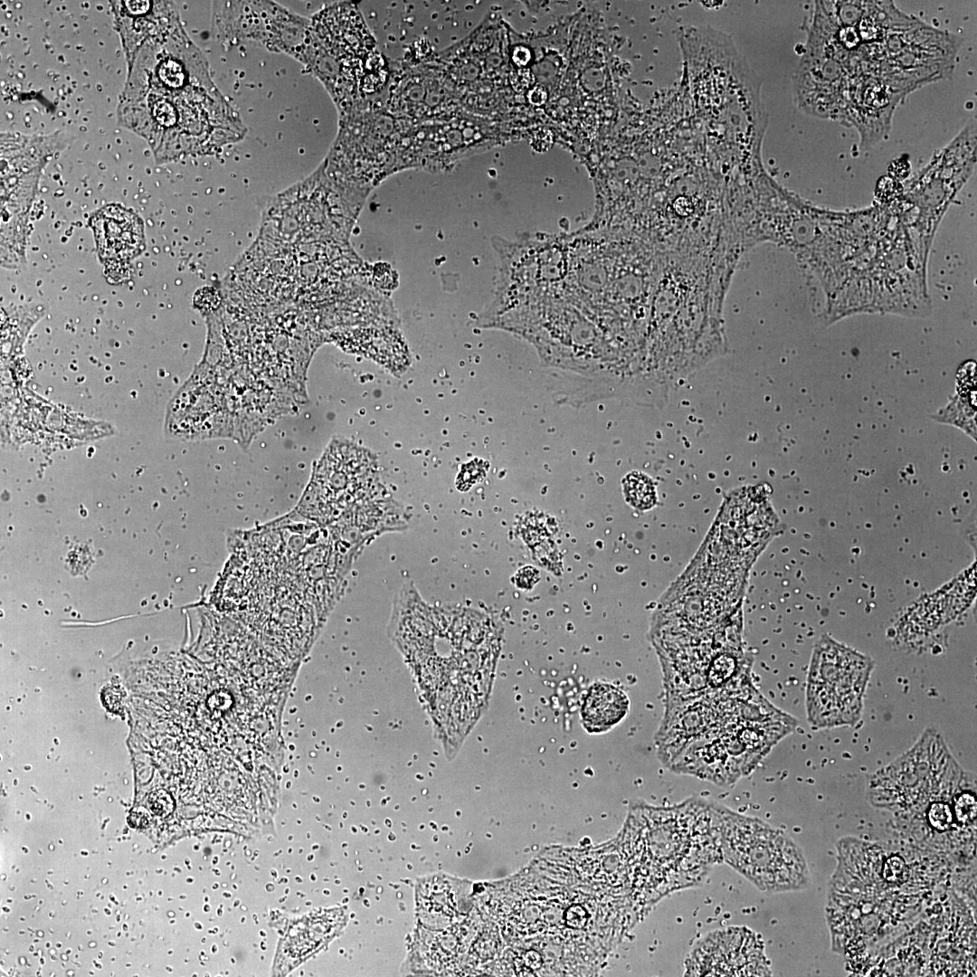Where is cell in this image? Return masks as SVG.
<instances>
[{"label":"cell","instance_id":"13","mask_svg":"<svg viewBox=\"0 0 977 977\" xmlns=\"http://www.w3.org/2000/svg\"><path fill=\"white\" fill-rule=\"evenodd\" d=\"M540 578V574L537 569L532 566H526L518 571L516 575V582L519 588L531 589Z\"/></svg>","mask_w":977,"mask_h":977},{"label":"cell","instance_id":"7","mask_svg":"<svg viewBox=\"0 0 977 977\" xmlns=\"http://www.w3.org/2000/svg\"><path fill=\"white\" fill-rule=\"evenodd\" d=\"M685 968L690 976L771 975L763 941L745 926L710 932L691 951Z\"/></svg>","mask_w":977,"mask_h":977},{"label":"cell","instance_id":"10","mask_svg":"<svg viewBox=\"0 0 977 977\" xmlns=\"http://www.w3.org/2000/svg\"><path fill=\"white\" fill-rule=\"evenodd\" d=\"M629 708L630 700L622 689L611 683H596L583 699L582 724L588 733L602 734L620 724Z\"/></svg>","mask_w":977,"mask_h":977},{"label":"cell","instance_id":"2","mask_svg":"<svg viewBox=\"0 0 977 977\" xmlns=\"http://www.w3.org/2000/svg\"><path fill=\"white\" fill-rule=\"evenodd\" d=\"M301 62L324 84L339 113L384 98L393 71L353 3H337L314 15Z\"/></svg>","mask_w":977,"mask_h":977},{"label":"cell","instance_id":"3","mask_svg":"<svg viewBox=\"0 0 977 977\" xmlns=\"http://www.w3.org/2000/svg\"><path fill=\"white\" fill-rule=\"evenodd\" d=\"M771 705L764 697L752 701L688 745L669 767L716 784L734 783L754 770L797 725Z\"/></svg>","mask_w":977,"mask_h":977},{"label":"cell","instance_id":"4","mask_svg":"<svg viewBox=\"0 0 977 977\" xmlns=\"http://www.w3.org/2000/svg\"><path fill=\"white\" fill-rule=\"evenodd\" d=\"M719 838L725 861L760 890L784 892L809 886L803 852L783 831L723 808Z\"/></svg>","mask_w":977,"mask_h":977},{"label":"cell","instance_id":"5","mask_svg":"<svg viewBox=\"0 0 977 977\" xmlns=\"http://www.w3.org/2000/svg\"><path fill=\"white\" fill-rule=\"evenodd\" d=\"M872 669L868 657L822 636L813 648L807 678L806 711L811 726L856 725Z\"/></svg>","mask_w":977,"mask_h":977},{"label":"cell","instance_id":"11","mask_svg":"<svg viewBox=\"0 0 977 977\" xmlns=\"http://www.w3.org/2000/svg\"><path fill=\"white\" fill-rule=\"evenodd\" d=\"M626 501L639 510H649L657 503V492L652 479L646 474L632 471L622 479Z\"/></svg>","mask_w":977,"mask_h":977},{"label":"cell","instance_id":"1","mask_svg":"<svg viewBox=\"0 0 977 977\" xmlns=\"http://www.w3.org/2000/svg\"><path fill=\"white\" fill-rule=\"evenodd\" d=\"M119 116L161 159L217 148L243 134L180 23L135 54Z\"/></svg>","mask_w":977,"mask_h":977},{"label":"cell","instance_id":"6","mask_svg":"<svg viewBox=\"0 0 977 977\" xmlns=\"http://www.w3.org/2000/svg\"><path fill=\"white\" fill-rule=\"evenodd\" d=\"M385 106L394 116L422 125L457 116L458 98L432 62L402 64L392 71Z\"/></svg>","mask_w":977,"mask_h":977},{"label":"cell","instance_id":"14","mask_svg":"<svg viewBox=\"0 0 977 977\" xmlns=\"http://www.w3.org/2000/svg\"><path fill=\"white\" fill-rule=\"evenodd\" d=\"M149 802L155 813L162 814L169 811L170 801L162 792L153 793L149 798Z\"/></svg>","mask_w":977,"mask_h":977},{"label":"cell","instance_id":"9","mask_svg":"<svg viewBox=\"0 0 977 977\" xmlns=\"http://www.w3.org/2000/svg\"><path fill=\"white\" fill-rule=\"evenodd\" d=\"M113 5L128 65L143 44L179 22L170 2L119 1Z\"/></svg>","mask_w":977,"mask_h":977},{"label":"cell","instance_id":"8","mask_svg":"<svg viewBox=\"0 0 977 977\" xmlns=\"http://www.w3.org/2000/svg\"><path fill=\"white\" fill-rule=\"evenodd\" d=\"M100 260L106 265L123 266L138 256L144 248L142 220L132 211L109 204L95 212L90 219Z\"/></svg>","mask_w":977,"mask_h":977},{"label":"cell","instance_id":"12","mask_svg":"<svg viewBox=\"0 0 977 977\" xmlns=\"http://www.w3.org/2000/svg\"><path fill=\"white\" fill-rule=\"evenodd\" d=\"M955 802L950 803L942 799L932 802L925 809L926 819L931 827L938 830H946L952 827L953 820L956 819Z\"/></svg>","mask_w":977,"mask_h":977}]
</instances>
